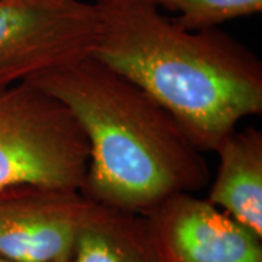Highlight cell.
I'll return each instance as SVG.
<instances>
[{"label":"cell","mask_w":262,"mask_h":262,"mask_svg":"<svg viewBox=\"0 0 262 262\" xmlns=\"http://www.w3.org/2000/svg\"><path fill=\"white\" fill-rule=\"evenodd\" d=\"M91 56L139 84L201 151H214L241 120L262 113V63L234 38L189 31L153 0H95Z\"/></svg>","instance_id":"obj_1"},{"label":"cell","mask_w":262,"mask_h":262,"mask_svg":"<svg viewBox=\"0 0 262 262\" xmlns=\"http://www.w3.org/2000/svg\"><path fill=\"white\" fill-rule=\"evenodd\" d=\"M76 118L89 146L82 192L96 204L146 213L210 182L201 150L139 84L91 54L28 80Z\"/></svg>","instance_id":"obj_2"},{"label":"cell","mask_w":262,"mask_h":262,"mask_svg":"<svg viewBox=\"0 0 262 262\" xmlns=\"http://www.w3.org/2000/svg\"><path fill=\"white\" fill-rule=\"evenodd\" d=\"M89 162L83 131L63 103L37 84L0 89V189H80Z\"/></svg>","instance_id":"obj_3"},{"label":"cell","mask_w":262,"mask_h":262,"mask_svg":"<svg viewBox=\"0 0 262 262\" xmlns=\"http://www.w3.org/2000/svg\"><path fill=\"white\" fill-rule=\"evenodd\" d=\"M96 34L94 3L0 0V89L89 56Z\"/></svg>","instance_id":"obj_4"},{"label":"cell","mask_w":262,"mask_h":262,"mask_svg":"<svg viewBox=\"0 0 262 262\" xmlns=\"http://www.w3.org/2000/svg\"><path fill=\"white\" fill-rule=\"evenodd\" d=\"M95 204L80 189L38 185L0 189V255L15 262L70 258Z\"/></svg>","instance_id":"obj_5"},{"label":"cell","mask_w":262,"mask_h":262,"mask_svg":"<svg viewBox=\"0 0 262 262\" xmlns=\"http://www.w3.org/2000/svg\"><path fill=\"white\" fill-rule=\"evenodd\" d=\"M166 262H262V237L192 192L143 213Z\"/></svg>","instance_id":"obj_6"},{"label":"cell","mask_w":262,"mask_h":262,"mask_svg":"<svg viewBox=\"0 0 262 262\" xmlns=\"http://www.w3.org/2000/svg\"><path fill=\"white\" fill-rule=\"evenodd\" d=\"M214 151L219 168L207 201L262 237V133L233 130Z\"/></svg>","instance_id":"obj_7"},{"label":"cell","mask_w":262,"mask_h":262,"mask_svg":"<svg viewBox=\"0 0 262 262\" xmlns=\"http://www.w3.org/2000/svg\"><path fill=\"white\" fill-rule=\"evenodd\" d=\"M69 262H166L146 217L95 204Z\"/></svg>","instance_id":"obj_8"},{"label":"cell","mask_w":262,"mask_h":262,"mask_svg":"<svg viewBox=\"0 0 262 262\" xmlns=\"http://www.w3.org/2000/svg\"><path fill=\"white\" fill-rule=\"evenodd\" d=\"M159 9L177 12L181 27L189 31L217 28L232 19L259 13L262 0H153Z\"/></svg>","instance_id":"obj_9"},{"label":"cell","mask_w":262,"mask_h":262,"mask_svg":"<svg viewBox=\"0 0 262 262\" xmlns=\"http://www.w3.org/2000/svg\"><path fill=\"white\" fill-rule=\"evenodd\" d=\"M0 262H15V261H12V259H8V258H5V256H2V255H0Z\"/></svg>","instance_id":"obj_10"},{"label":"cell","mask_w":262,"mask_h":262,"mask_svg":"<svg viewBox=\"0 0 262 262\" xmlns=\"http://www.w3.org/2000/svg\"><path fill=\"white\" fill-rule=\"evenodd\" d=\"M54 262H69V258H61V259H57Z\"/></svg>","instance_id":"obj_11"}]
</instances>
